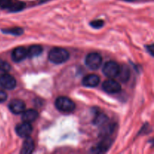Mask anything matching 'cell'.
Returning <instances> with one entry per match:
<instances>
[{
    "mask_svg": "<svg viewBox=\"0 0 154 154\" xmlns=\"http://www.w3.org/2000/svg\"><path fill=\"white\" fill-rule=\"evenodd\" d=\"M11 69V66L8 63L0 60V71L2 72H8Z\"/></svg>",
    "mask_w": 154,
    "mask_h": 154,
    "instance_id": "19",
    "label": "cell"
},
{
    "mask_svg": "<svg viewBox=\"0 0 154 154\" xmlns=\"http://www.w3.org/2000/svg\"><path fill=\"white\" fill-rule=\"evenodd\" d=\"M43 51V48L40 45H32L29 47L27 50V57L29 58H33V57H38L40 55Z\"/></svg>",
    "mask_w": 154,
    "mask_h": 154,
    "instance_id": "15",
    "label": "cell"
},
{
    "mask_svg": "<svg viewBox=\"0 0 154 154\" xmlns=\"http://www.w3.org/2000/svg\"><path fill=\"white\" fill-rule=\"evenodd\" d=\"M111 145V140L109 138H105L103 141H101L97 147L93 149V151L96 153H105L109 149Z\"/></svg>",
    "mask_w": 154,
    "mask_h": 154,
    "instance_id": "14",
    "label": "cell"
},
{
    "mask_svg": "<svg viewBox=\"0 0 154 154\" xmlns=\"http://www.w3.org/2000/svg\"><path fill=\"white\" fill-rule=\"evenodd\" d=\"M117 76L120 78V79L123 82H126L129 80V76H130V73H129V69H128L127 66H123L122 68L120 69V72Z\"/></svg>",
    "mask_w": 154,
    "mask_h": 154,
    "instance_id": "16",
    "label": "cell"
},
{
    "mask_svg": "<svg viewBox=\"0 0 154 154\" xmlns=\"http://www.w3.org/2000/svg\"><path fill=\"white\" fill-rule=\"evenodd\" d=\"M15 132L17 134L18 136L21 137V138H26L31 135L32 132V126L29 123L23 122V123L16 126Z\"/></svg>",
    "mask_w": 154,
    "mask_h": 154,
    "instance_id": "8",
    "label": "cell"
},
{
    "mask_svg": "<svg viewBox=\"0 0 154 154\" xmlns=\"http://www.w3.org/2000/svg\"><path fill=\"white\" fill-rule=\"evenodd\" d=\"M11 57L12 60L17 63L23 61L27 57V50L23 47H18L13 51Z\"/></svg>",
    "mask_w": 154,
    "mask_h": 154,
    "instance_id": "10",
    "label": "cell"
},
{
    "mask_svg": "<svg viewBox=\"0 0 154 154\" xmlns=\"http://www.w3.org/2000/svg\"><path fill=\"white\" fill-rule=\"evenodd\" d=\"M17 85L15 78L7 72L0 74V87L6 90H13Z\"/></svg>",
    "mask_w": 154,
    "mask_h": 154,
    "instance_id": "6",
    "label": "cell"
},
{
    "mask_svg": "<svg viewBox=\"0 0 154 154\" xmlns=\"http://www.w3.org/2000/svg\"><path fill=\"white\" fill-rule=\"evenodd\" d=\"M126 1H128V2H132V1H134V0H126Z\"/></svg>",
    "mask_w": 154,
    "mask_h": 154,
    "instance_id": "23",
    "label": "cell"
},
{
    "mask_svg": "<svg viewBox=\"0 0 154 154\" xmlns=\"http://www.w3.org/2000/svg\"><path fill=\"white\" fill-rule=\"evenodd\" d=\"M2 32L6 34H11V35H20L23 33V29L20 27H16V28H12V29H8L2 30Z\"/></svg>",
    "mask_w": 154,
    "mask_h": 154,
    "instance_id": "17",
    "label": "cell"
},
{
    "mask_svg": "<svg viewBox=\"0 0 154 154\" xmlns=\"http://www.w3.org/2000/svg\"><path fill=\"white\" fill-rule=\"evenodd\" d=\"M102 57L97 53H90L86 57L85 63L87 67L92 70H96L102 64Z\"/></svg>",
    "mask_w": 154,
    "mask_h": 154,
    "instance_id": "4",
    "label": "cell"
},
{
    "mask_svg": "<svg viewBox=\"0 0 154 154\" xmlns=\"http://www.w3.org/2000/svg\"><path fill=\"white\" fill-rule=\"evenodd\" d=\"M38 117V113L34 109H29L24 111L22 114V120L26 123H32Z\"/></svg>",
    "mask_w": 154,
    "mask_h": 154,
    "instance_id": "12",
    "label": "cell"
},
{
    "mask_svg": "<svg viewBox=\"0 0 154 154\" xmlns=\"http://www.w3.org/2000/svg\"><path fill=\"white\" fill-rule=\"evenodd\" d=\"M107 117L103 114H99L95 117L94 120H93V123H95V125H102L103 123H105L107 121Z\"/></svg>",
    "mask_w": 154,
    "mask_h": 154,
    "instance_id": "18",
    "label": "cell"
},
{
    "mask_svg": "<svg viewBox=\"0 0 154 154\" xmlns=\"http://www.w3.org/2000/svg\"><path fill=\"white\" fill-rule=\"evenodd\" d=\"M90 26L95 29H99L104 26V21L102 20H96L90 23Z\"/></svg>",
    "mask_w": 154,
    "mask_h": 154,
    "instance_id": "20",
    "label": "cell"
},
{
    "mask_svg": "<svg viewBox=\"0 0 154 154\" xmlns=\"http://www.w3.org/2000/svg\"><path fill=\"white\" fill-rule=\"evenodd\" d=\"M35 149V144L33 140L30 137H26L22 145L20 153L22 154H30Z\"/></svg>",
    "mask_w": 154,
    "mask_h": 154,
    "instance_id": "13",
    "label": "cell"
},
{
    "mask_svg": "<svg viewBox=\"0 0 154 154\" xmlns=\"http://www.w3.org/2000/svg\"><path fill=\"white\" fill-rule=\"evenodd\" d=\"M120 67L116 62L109 61L105 64L103 67V73L105 76L109 78H114L117 77Z\"/></svg>",
    "mask_w": 154,
    "mask_h": 154,
    "instance_id": "5",
    "label": "cell"
},
{
    "mask_svg": "<svg viewBox=\"0 0 154 154\" xmlns=\"http://www.w3.org/2000/svg\"><path fill=\"white\" fill-rule=\"evenodd\" d=\"M25 3L20 0H0V8L7 9L10 11L16 12L23 10Z\"/></svg>",
    "mask_w": 154,
    "mask_h": 154,
    "instance_id": "3",
    "label": "cell"
},
{
    "mask_svg": "<svg viewBox=\"0 0 154 154\" xmlns=\"http://www.w3.org/2000/svg\"><path fill=\"white\" fill-rule=\"evenodd\" d=\"M99 76L96 75H89L84 77L82 80L83 85L87 87H95L98 86L99 84Z\"/></svg>",
    "mask_w": 154,
    "mask_h": 154,
    "instance_id": "11",
    "label": "cell"
},
{
    "mask_svg": "<svg viewBox=\"0 0 154 154\" xmlns=\"http://www.w3.org/2000/svg\"><path fill=\"white\" fill-rule=\"evenodd\" d=\"M48 58L55 64H61L69 60V54L64 48H54L50 51Z\"/></svg>",
    "mask_w": 154,
    "mask_h": 154,
    "instance_id": "1",
    "label": "cell"
},
{
    "mask_svg": "<svg viewBox=\"0 0 154 154\" xmlns=\"http://www.w3.org/2000/svg\"><path fill=\"white\" fill-rule=\"evenodd\" d=\"M56 108L62 112H72L75 109V104L73 101L66 96H60L55 102Z\"/></svg>",
    "mask_w": 154,
    "mask_h": 154,
    "instance_id": "2",
    "label": "cell"
},
{
    "mask_svg": "<svg viewBox=\"0 0 154 154\" xmlns=\"http://www.w3.org/2000/svg\"><path fill=\"white\" fill-rule=\"evenodd\" d=\"M26 105L24 102L19 99H14L9 104V109L13 114H19L25 111Z\"/></svg>",
    "mask_w": 154,
    "mask_h": 154,
    "instance_id": "9",
    "label": "cell"
},
{
    "mask_svg": "<svg viewBox=\"0 0 154 154\" xmlns=\"http://www.w3.org/2000/svg\"><path fill=\"white\" fill-rule=\"evenodd\" d=\"M148 49L150 50V51L149 52L151 54V55L153 56V45H150V46H148Z\"/></svg>",
    "mask_w": 154,
    "mask_h": 154,
    "instance_id": "22",
    "label": "cell"
},
{
    "mask_svg": "<svg viewBox=\"0 0 154 154\" xmlns=\"http://www.w3.org/2000/svg\"><path fill=\"white\" fill-rule=\"evenodd\" d=\"M102 89L106 93L114 94L119 93L121 90V86L117 81H114L112 78H110L102 84Z\"/></svg>",
    "mask_w": 154,
    "mask_h": 154,
    "instance_id": "7",
    "label": "cell"
},
{
    "mask_svg": "<svg viewBox=\"0 0 154 154\" xmlns=\"http://www.w3.org/2000/svg\"><path fill=\"white\" fill-rule=\"evenodd\" d=\"M7 94H6L5 92H4L3 90H0V103L1 102H5V101L7 99Z\"/></svg>",
    "mask_w": 154,
    "mask_h": 154,
    "instance_id": "21",
    "label": "cell"
}]
</instances>
